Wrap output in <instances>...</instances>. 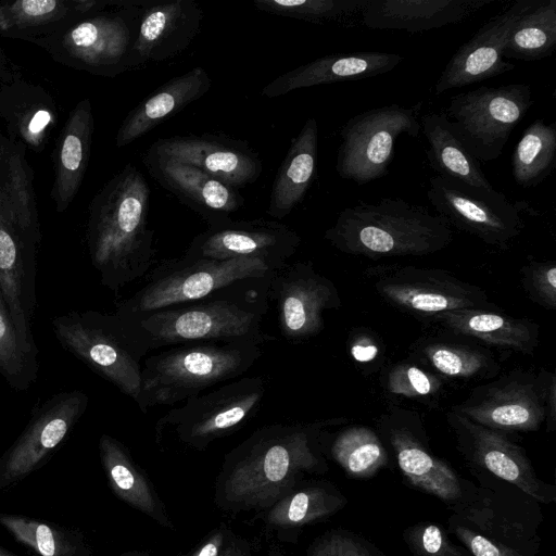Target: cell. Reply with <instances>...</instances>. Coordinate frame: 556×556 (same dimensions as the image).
Returning a JSON list of instances; mask_svg holds the SVG:
<instances>
[{"label": "cell", "instance_id": "cell-16", "mask_svg": "<svg viewBox=\"0 0 556 556\" xmlns=\"http://www.w3.org/2000/svg\"><path fill=\"white\" fill-rule=\"evenodd\" d=\"M40 225L23 219L0 194V290L27 352L37 358L31 332L37 304Z\"/></svg>", "mask_w": 556, "mask_h": 556}, {"label": "cell", "instance_id": "cell-12", "mask_svg": "<svg viewBox=\"0 0 556 556\" xmlns=\"http://www.w3.org/2000/svg\"><path fill=\"white\" fill-rule=\"evenodd\" d=\"M533 102L528 84L483 86L451 97L444 113L466 149L478 161L490 162L501 156Z\"/></svg>", "mask_w": 556, "mask_h": 556}, {"label": "cell", "instance_id": "cell-7", "mask_svg": "<svg viewBox=\"0 0 556 556\" xmlns=\"http://www.w3.org/2000/svg\"><path fill=\"white\" fill-rule=\"evenodd\" d=\"M147 1H111V9L86 14L61 31L37 41L68 67L103 77L128 71L140 14Z\"/></svg>", "mask_w": 556, "mask_h": 556}, {"label": "cell", "instance_id": "cell-15", "mask_svg": "<svg viewBox=\"0 0 556 556\" xmlns=\"http://www.w3.org/2000/svg\"><path fill=\"white\" fill-rule=\"evenodd\" d=\"M374 287L393 307L418 319L438 320L462 309L491 307L486 293L479 287L440 269L415 266L370 268Z\"/></svg>", "mask_w": 556, "mask_h": 556}, {"label": "cell", "instance_id": "cell-42", "mask_svg": "<svg viewBox=\"0 0 556 556\" xmlns=\"http://www.w3.org/2000/svg\"><path fill=\"white\" fill-rule=\"evenodd\" d=\"M37 374L38 361L25 349L0 290V376L12 389L25 391Z\"/></svg>", "mask_w": 556, "mask_h": 556}, {"label": "cell", "instance_id": "cell-51", "mask_svg": "<svg viewBox=\"0 0 556 556\" xmlns=\"http://www.w3.org/2000/svg\"><path fill=\"white\" fill-rule=\"evenodd\" d=\"M233 556H249V553L245 547H242L238 543Z\"/></svg>", "mask_w": 556, "mask_h": 556}, {"label": "cell", "instance_id": "cell-32", "mask_svg": "<svg viewBox=\"0 0 556 556\" xmlns=\"http://www.w3.org/2000/svg\"><path fill=\"white\" fill-rule=\"evenodd\" d=\"M437 321L458 336L519 353L533 354L540 341L538 324L491 307L447 313Z\"/></svg>", "mask_w": 556, "mask_h": 556}, {"label": "cell", "instance_id": "cell-18", "mask_svg": "<svg viewBox=\"0 0 556 556\" xmlns=\"http://www.w3.org/2000/svg\"><path fill=\"white\" fill-rule=\"evenodd\" d=\"M457 448L477 476L509 483L541 504L556 501V488L535 472L525 450L506 433L481 426L453 408L446 414Z\"/></svg>", "mask_w": 556, "mask_h": 556}, {"label": "cell", "instance_id": "cell-27", "mask_svg": "<svg viewBox=\"0 0 556 556\" xmlns=\"http://www.w3.org/2000/svg\"><path fill=\"white\" fill-rule=\"evenodd\" d=\"M403 60L397 53L378 51L326 55L273 79L262 96L276 98L295 89L376 77L393 71Z\"/></svg>", "mask_w": 556, "mask_h": 556}, {"label": "cell", "instance_id": "cell-49", "mask_svg": "<svg viewBox=\"0 0 556 556\" xmlns=\"http://www.w3.org/2000/svg\"><path fill=\"white\" fill-rule=\"evenodd\" d=\"M351 354L357 362H370L377 356L378 348L371 340L361 338L351 346Z\"/></svg>", "mask_w": 556, "mask_h": 556}, {"label": "cell", "instance_id": "cell-5", "mask_svg": "<svg viewBox=\"0 0 556 556\" xmlns=\"http://www.w3.org/2000/svg\"><path fill=\"white\" fill-rule=\"evenodd\" d=\"M263 345L253 341H208L155 353L142 362L137 405L147 413L151 407L175 405L240 378L261 357Z\"/></svg>", "mask_w": 556, "mask_h": 556}, {"label": "cell", "instance_id": "cell-29", "mask_svg": "<svg viewBox=\"0 0 556 556\" xmlns=\"http://www.w3.org/2000/svg\"><path fill=\"white\" fill-rule=\"evenodd\" d=\"M93 128L90 100L83 99L70 113L55 144L51 197L58 213L67 210L81 186L89 163Z\"/></svg>", "mask_w": 556, "mask_h": 556}, {"label": "cell", "instance_id": "cell-43", "mask_svg": "<svg viewBox=\"0 0 556 556\" xmlns=\"http://www.w3.org/2000/svg\"><path fill=\"white\" fill-rule=\"evenodd\" d=\"M366 0H254L263 12L314 24L339 23L361 13Z\"/></svg>", "mask_w": 556, "mask_h": 556}, {"label": "cell", "instance_id": "cell-50", "mask_svg": "<svg viewBox=\"0 0 556 556\" xmlns=\"http://www.w3.org/2000/svg\"><path fill=\"white\" fill-rule=\"evenodd\" d=\"M11 78H13V75L11 74L10 68L8 67V61L0 48V81L3 83Z\"/></svg>", "mask_w": 556, "mask_h": 556}, {"label": "cell", "instance_id": "cell-45", "mask_svg": "<svg viewBox=\"0 0 556 556\" xmlns=\"http://www.w3.org/2000/svg\"><path fill=\"white\" fill-rule=\"evenodd\" d=\"M442 383V380L408 363L392 367L386 380L389 393L406 397L435 395Z\"/></svg>", "mask_w": 556, "mask_h": 556}, {"label": "cell", "instance_id": "cell-34", "mask_svg": "<svg viewBox=\"0 0 556 556\" xmlns=\"http://www.w3.org/2000/svg\"><path fill=\"white\" fill-rule=\"evenodd\" d=\"M101 463L112 491L126 504L164 527H170L154 488L117 439L102 434L99 440Z\"/></svg>", "mask_w": 556, "mask_h": 556}, {"label": "cell", "instance_id": "cell-19", "mask_svg": "<svg viewBox=\"0 0 556 556\" xmlns=\"http://www.w3.org/2000/svg\"><path fill=\"white\" fill-rule=\"evenodd\" d=\"M268 296L276 303L280 333L289 342L317 336L325 326V312L341 306L334 283L311 262L277 269L269 279Z\"/></svg>", "mask_w": 556, "mask_h": 556}, {"label": "cell", "instance_id": "cell-2", "mask_svg": "<svg viewBox=\"0 0 556 556\" xmlns=\"http://www.w3.org/2000/svg\"><path fill=\"white\" fill-rule=\"evenodd\" d=\"M270 277L244 280L202 300L142 315L114 314L148 353L169 345L208 341L265 344L273 340L262 330L268 309Z\"/></svg>", "mask_w": 556, "mask_h": 556}, {"label": "cell", "instance_id": "cell-47", "mask_svg": "<svg viewBox=\"0 0 556 556\" xmlns=\"http://www.w3.org/2000/svg\"><path fill=\"white\" fill-rule=\"evenodd\" d=\"M523 288L539 304L556 308V265L554 262L531 263L522 268Z\"/></svg>", "mask_w": 556, "mask_h": 556}, {"label": "cell", "instance_id": "cell-33", "mask_svg": "<svg viewBox=\"0 0 556 556\" xmlns=\"http://www.w3.org/2000/svg\"><path fill=\"white\" fill-rule=\"evenodd\" d=\"M318 126L308 118L293 139L274 180L267 214L282 219L306 194L316 172Z\"/></svg>", "mask_w": 556, "mask_h": 556}, {"label": "cell", "instance_id": "cell-20", "mask_svg": "<svg viewBox=\"0 0 556 556\" xmlns=\"http://www.w3.org/2000/svg\"><path fill=\"white\" fill-rule=\"evenodd\" d=\"M88 403V395L78 390L61 392L47 400L0 458V489L23 479L41 465L70 434Z\"/></svg>", "mask_w": 556, "mask_h": 556}, {"label": "cell", "instance_id": "cell-40", "mask_svg": "<svg viewBox=\"0 0 556 556\" xmlns=\"http://www.w3.org/2000/svg\"><path fill=\"white\" fill-rule=\"evenodd\" d=\"M421 354L439 374L451 378L469 380L498 371V364L490 354L468 344L431 341L422 345Z\"/></svg>", "mask_w": 556, "mask_h": 556}, {"label": "cell", "instance_id": "cell-38", "mask_svg": "<svg viewBox=\"0 0 556 556\" xmlns=\"http://www.w3.org/2000/svg\"><path fill=\"white\" fill-rule=\"evenodd\" d=\"M556 166V123L535 119L523 131L511 155V172L517 185L535 187Z\"/></svg>", "mask_w": 556, "mask_h": 556}, {"label": "cell", "instance_id": "cell-8", "mask_svg": "<svg viewBox=\"0 0 556 556\" xmlns=\"http://www.w3.org/2000/svg\"><path fill=\"white\" fill-rule=\"evenodd\" d=\"M275 271L257 258L216 261L182 255L165 260L148 273L141 288L118 302L114 313L137 316L199 301L235 283L270 277Z\"/></svg>", "mask_w": 556, "mask_h": 556}, {"label": "cell", "instance_id": "cell-54", "mask_svg": "<svg viewBox=\"0 0 556 556\" xmlns=\"http://www.w3.org/2000/svg\"><path fill=\"white\" fill-rule=\"evenodd\" d=\"M123 556H148V555H142V554H127V555H123Z\"/></svg>", "mask_w": 556, "mask_h": 556}, {"label": "cell", "instance_id": "cell-39", "mask_svg": "<svg viewBox=\"0 0 556 556\" xmlns=\"http://www.w3.org/2000/svg\"><path fill=\"white\" fill-rule=\"evenodd\" d=\"M329 454L353 479H369L389 462L382 440L374 430L362 426L337 433L330 443Z\"/></svg>", "mask_w": 556, "mask_h": 556}, {"label": "cell", "instance_id": "cell-25", "mask_svg": "<svg viewBox=\"0 0 556 556\" xmlns=\"http://www.w3.org/2000/svg\"><path fill=\"white\" fill-rule=\"evenodd\" d=\"M494 0H366L363 24L372 29L428 31L457 24Z\"/></svg>", "mask_w": 556, "mask_h": 556}, {"label": "cell", "instance_id": "cell-28", "mask_svg": "<svg viewBox=\"0 0 556 556\" xmlns=\"http://www.w3.org/2000/svg\"><path fill=\"white\" fill-rule=\"evenodd\" d=\"M109 5L110 0L0 1V35L35 45Z\"/></svg>", "mask_w": 556, "mask_h": 556}, {"label": "cell", "instance_id": "cell-9", "mask_svg": "<svg viewBox=\"0 0 556 556\" xmlns=\"http://www.w3.org/2000/svg\"><path fill=\"white\" fill-rule=\"evenodd\" d=\"M60 345L136 404L142 359L148 354L114 314L73 311L52 320Z\"/></svg>", "mask_w": 556, "mask_h": 556}, {"label": "cell", "instance_id": "cell-48", "mask_svg": "<svg viewBox=\"0 0 556 556\" xmlns=\"http://www.w3.org/2000/svg\"><path fill=\"white\" fill-rule=\"evenodd\" d=\"M237 544L232 532L228 528L220 527L190 556H233Z\"/></svg>", "mask_w": 556, "mask_h": 556}, {"label": "cell", "instance_id": "cell-26", "mask_svg": "<svg viewBox=\"0 0 556 556\" xmlns=\"http://www.w3.org/2000/svg\"><path fill=\"white\" fill-rule=\"evenodd\" d=\"M143 162L151 175L165 188L193 203L211 226L229 220L243 198L235 188L189 164L147 153Z\"/></svg>", "mask_w": 556, "mask_h": 556}, {"label": "cell", "instance_id": "cell-21", "mask_svg": "<svg viewBox=\"0 0 556 556\" xmlns=\"http://www.w3.org/2000/svg\"><path fill=\"white\" fill-rule=\"evenodd\" d=\"M300 243L298 232L281 223L229 219L195 236L184 255L216 261L257 258L277 270L287 264Z\"/></svg>", "mask_w": 556, "mask_h": 556}, {"label": "cell", "instance_id": "cell-10", "mask_svg": "<svg viewBox=\"0 0 556 556\" xmlns=\"http://www.w3.org/2000/svg\"><path fill=\"white\" fill-rule=\"evenodd\" d=\"M267 390L261 376L240 377L167 410L155 424V441L166 435L193 450L232 434L255 417Z\"/></svg>", "mask_w": 556, "mask_h": 556}, {"label": "cell", "instance_id": "cell-41", "mask_svg": "<svg viewBox=\"0 0 556 556\" xmlns=\"http://www.w3.org/2000/svg\"><path fill=\"white\" fill-rule=\"evenodd\" d=\"M0 523L40 556H86L85 545L76 534L40 520L0 514Z\"/></svg>", "mask_w": 556, "mask_h": 556}, {"label": "cell", "instance_id": "cell-37", "mask_svg": "<svg viewBox=\"0 0 556 556\" xmlns=\"http://www.w3.org/2000/svg\"><path fill=\"white\" fill-rule=\"evenodd\" d=\"M556 47V0H535L515 22L504 48V58L539 61Z\"/></svg>", "mask_w": 556, "mask_h": 556}, {"label": "cell", "instance_id": "cell-52", "mask_svg": "<svg viewBox=\"0 0 556 556\" xmlns=\"http://www.w3.org/2000/svg\"><path fill=\"white\" fill-rule=\"evenodd\" d=\"M268 556H286V555L277 547H271L268 552Z\"/></svg>", "mask_w": 556, "mask_h": 556}, {"label": "cell", "instance_id": "cell-3", "mask_svg": "<svg viewBox=\"0 0 556 556\" xmlns=\"http://www.w3.org/2000/svg\"><path fill=\"white\" fill-rule=\"evenodd\" d=\"M150 189L127 164L93 197L86 243L100 282L117 293L143 278L155 262L154 232L148 227Z\"/></svg>", "mask_w": 556, "mask_h": 556}, {"label": "cell", "instance_id": "cell-36", "mask_svg": "<svg viewBox=\"0 0 556 556\" xmlns=\"http://www.w3.org/2000/svg\"><path fill=\"white\" fill-rule=\"evenodd\" d=\"M346 503V497L333 484L313 481L299 484L265 509L264 521L276 529H298L334 515Z\"/></svg>", "mask_w": 556, "mask_h": 556}, {"label": "cell", "instance_id": "cell-35", "mask_svg": "<svg viewBox=\"0 0 556 556\" xmlns=\"http://www.w3.org/2000/svg\"><path fill=\"white\" fill-rule=\"evenodd\" d=\"M420 126L429 144L427 159L438 176L478 188H493L480 162L453 132L444 112L425 114Z\"/></svg>", "mask_w": 556, "mask_h": 556}, {"label": "cell", "instance_id": "cell-6", "mask_svg": "<svg viewBox=\"0 0 556 556\" xmlns=\"http://www.w3.org/2000/svg\"><path fill=\"white\" fill-rule=\"evenodd\" d=\"M495 486L484 481L475 486L471 497L452 509L447 532L472 556H538L540 503L509 483Z\"/></svg>", "mask_w": 556, "mask_h": 556}, {"label": "cell", "instance_id": "cell-22", "mask_svg": "<svg viewBox=\"0 0 556 556\" xmlns=\"http://www.w3.org/2000/svg\"><path fill=\"white\" fill-rule=\"evenodd\" d=\"M534 1L516 0L485 22L450 59L434 84V94L514 71L516 65L503 55L506 40L517 18Z\"/></svg>", "mask_w": 556, "mask_h": 556}, {"label": "cell", "instance_id": "cell-44", "mask_svg": "<svg viewBox=\"0 0 556 556\" xmlns=\"http://www.w3.org/2000/svg\"><path fill=\"white\" fill-rule=\"evenodd\" d=\"M403 540L414 556H472L434 523L419 522L406 528Z\"/></svg>", "mask_w": 556, "mask_h": 556}, {"label": "cell", "instance_id": "cell-13", "mask_svg": "<svg viewBox=\"0 0 556 556\" xmlns=\"http://www.w3.org/2000/svg\"><path fill=\"white\" fill-rule=\"evenodd\" d=\"M422 102L405 108L389 104L351 117L340 129L341 143L336 170L343 179L365 185L386 176L393 160L394 143L402 135L421 132Z\"/></svg>", "mask_w": 556, "mask_h": 556}, {"label": "cell", "instance_id": "cell-23", "mask_svg": "<svg viewBox=\"0 0 556 556\" xmlns=\"http://www.w3.org/2000/svg\"><path fill=\"white\" fill-rule=\"evenodd\" d=\"M202 20L203 11L194 0L147 1L141 10L128 71L181 53L200 31Z\"/></svg>", "mask_w": 556, "mask_h": 556}, {"label": "cell", "instance_id": "cell-4", "mask_svg": "<svg viewBox=\"0 0 556 556\" xmlns=\"http://www.w3.org/2000/svg\"><path fill=\"white\" fill-rule=\"evenodd\" d=\"M453 238L444 218L400 198L348 206L325 232L339 251L369 258L429 255L445 249Z\"/></svg>", "mask_w": 556, "mask_h": 556}, {"label": "cell", "instance_id": "cell-30", "mask_svg": "<svg viewBox=\"0 0 556 556\" xmlns=\"http://www.w3.org/2000/svg\"><path fill=\"white\" fill-rule=\"evenodd\" d=\"M212 80L201 66L162 85L129 112L119 126L115 144L123 148L203 97Z\"/></svg>", "mask_w": 556, "mask_h": 556}, {"label": "cell", "instance_id": "cell-17", "mask_svg": "<svg viewBox=\"0 0 556 556\" xmlns=\"http://www.w3.org/2000/svg\"><path fill=\"white\" fill-rule=\"evenodd\" d=\"M378 428L409 485L438 497L451 509L471 497L476 485L460 478L431 452L425 429L414 412L391 409L381 417Z\"/></svg>", "mask_w": 556, "mask_h": 556}, {"label": "cell", "instance_id": "cell-1", "mask_svg": "<svg viewBox=\"0 0 556 556\" xmlns=\"http://www.w3.org/2000/svg\"><path fill=\"white\" fill-rule=\"evenodd\" d=\"M343 418L277 422L256 429L225 457L215 501L226 510H264L306 475L325 473L329 429Z\"/></svg>", "mask_w": 556, "mask_h": 556}, {"label": "cell", "instance_id": "cell-24", "mask_svg": "<svg viewBox=\"0 0 556 556\" xmlns=\"http://www.w3.org/2000/svg\"><path fill=\"white\" fill-rule=\"evenodd\" d=\"M148 153L194 166L232 188L255 181L262 163L251 149L213 136H176L154 142Z\"/></svg>", "mask_w": 556, "mask_h": 556}, {"label": "cell", "instance_id": "cell-53", "mask_svg": "<svg viewBox=\"0 0 556 556\" xmlns=\"http://www.w3.org/2000/svg\"><path fill=\"white\" fill-rule=\"evenodd\" d=\"M0 556H16L5 549H3L2 547H0Z\"/></svg>", "mask_w": 556, "mask_h": 556}, {"label": "cell", "instance_id": "cell-46", "mask_svg": "<svg viewBox=\"0 0 556 556\" xmlns=\"http://www.w3.org/2000/svg\"><path fill=\"white\" fill-rule=\"evenodd\" d=\"M308 556H383L366 539L343 530L319 536L309 547Z\"/></svg>", "mask_w": 556, "mask_h": 556}, {"label": "cell", "instance_id": "cell-14", "mask_svg": "<svg viewBox=\"0 0 556 556\" xmlns=\"http://www.w3.org/2000/svg\"><path fill=\"white\" fill-rule=\"evenodd\" d=\"M427 198L450 226L501 250L508 249L521 235L522 213L529 207V203L513 202L494 188H478L438 175L429 179Z\"/></svg>", "mask_w": 556, "mask_h": 556}, {"label": "cell", "instance_id": "cell-11", "mask_svg": "<svg viewBox=\"0 0 556 556\" xmlns=\"http://www.w3.org/2000/svg\"><path fill=\"white\" fill-rule=\"evenodd\" d=\"M555 404L554 372L516 369L476 387L453 409L481 426L507 434L536 431L545 420L554 427Z\"/></svg>", "mask_w": 556, "mask_h": 556}, {"label": "cell", "instance_id": "cell-31", "mask_svg": "<svg viewBox=\"0 0 556 556\" xmlns=\"http://www.w3.org/2000/svg\"><path fill=\"white\" fill-rule=\"evenodd\" d=\"M0 115L11 140L41 151L55 125L56 112L51 96L42 88L13 77L1 83Z\"/></svg>", "mask_w": 556, "mask_h": 556}]
</instances>
